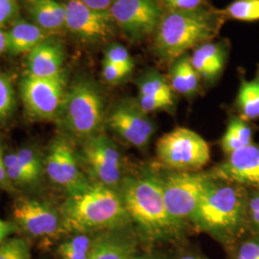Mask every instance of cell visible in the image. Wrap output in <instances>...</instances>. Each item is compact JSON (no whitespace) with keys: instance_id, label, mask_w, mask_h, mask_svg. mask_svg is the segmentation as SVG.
Masks as SVG:
<instances>
[{"instance_id":"5","label":"cell","mask_w":259,"mask_h":259,"mask_svg":"<svg viewBox=\"0 0 259 259\" xmlns=\"http://www.w3.org/2000/svg\"><path fill=\"white\" fill-rule=\"evenodd\" d=\"M106 115L99 85L90 78L80 77L67 89L58 119L70 136L83 141L101 133Z\"/></svg>"},{"instance_id":"43","label":"cell","mask_w":259,"mask_h":259,"mask_svg":"<svg viewBox=\"0 0 259 259\" xmlns=\"http://www.w3.org/2000/svg\"><path fill=\"white\" fill-rule=\"evenodd\" d=\"M29 1H31V0H29Z\"/></svg>"},{"instance_id":"6","label":"cell","mask_w":259,"mask_h":259,"mask_svg":"<svg viewBox=\"0 0 259 259\" xmlns=\"http://www.w3.org/2000/svg\"><path fill=\"white\" fill-rule=\"evenodd\" d=\"M157 156L161 163L181 172H197L210 159L208 143L194 131L178 127L157 140Z\"/></svg>"},{"instance_id":"33","label":"cell","mask_w":259,"mask_h":259,"mask_svg":"<svg viewBox=\"0 0 259 259\" xmlns=\"http://www.w3.org/2000/svg\"><path fill=\"white\" fill-rule=\"evenodd\" d=\"M168 11H196L208 7L207 0H161Z\"/></svg>"},{"instance_id":"14","label":"cell","mask_w":259,"mask_h":259,"mask_svg":"<svg viewBox=\"0 0 259 259\" xmlns=\"http://www.w3.org/2000/svg\"><path fill=\"white\" fill-rule=\"evenodd\" d=\"M65 4V28L87 44L107 42L118 29L108 13L92 9L80 0H68Z\"/></svg>"},{"instance_id":"39","label":"cell","mask_w":259,"mask_h":259,"mask_svg":"<svg viewBox=\"0 0 259 259\" xmlns=\"http://www.w3.org/2000/svg\"><path fill=\"white\" fill-rule=\"evenodd\" d=\"M80 1L88 7L95 11L110 14V8H111L112 0H80Z\"/></svg>"},{"instance_id":"18","label":"cell","mask_w":259,"mask_h":259,"mask_svg":"<svg viewBox=\"0 0 259 259\" xmlns=\"http://www.w3.org/2000/svg\"><path fill=\"white\" fill-rule=\"evenodd\" d=\"M228 55L229 45L226 41H209L195 48L190 62L200 79L211 83L222 74Z\"/></svg>"},{"instance_id":"32","label":"cell","mask_w":259,"mask_h":259,"mask_svg":"<svg viewBox=\"0 0 259 259\" xmlns=\"http://www.w3.org/2000/svg\"><path fill=\"white\" fill-rule=\"evenodd\" d=\"M104 60L118 66L128 75H131L135 68V62L129 51L119 44H111L106 48Z\"/></svg>"},{"instance_id":"1","label":"cell","mask_w":259,"mask_h":259,"mask_svg":"<svg viewBox=\"0 0 259 259\" xmlns=\"http://www.w3.org/2000/svg\"><path fill=\"white\" fill-rule=\"evenodd\" d=\"M118 191L140 243L153 245L183 237L185 225L168 212L159 177H126Z\"/></svg>"},{"instance_id":"13","label":"cell","mask_w":259,"mask_h":259,"mask_svg":"<svg viewBox=\"0 0 259 259\" xmlns=\"http://www.w3.org/2000/svg\"><path fill=\"white\" fill-rule=\"evenodd\" d=\"M105 124L121 139L136 148H144L154 136L155 126L136 99H124L107 112Z\"/></svg>"},{"instance_id":"16","label":"cell","mask_w":259,"mask_h":259,"mask_svg":"<svg viewBox=\"0 0 259 259\" xmlns=\"http://www.w3.org/2000/svg\"><path fill=\"white\" fill-rule=\"evenodd\" d=\"M65 50L63 42L52 36L39 42L28 53L27 74L39 78H54L64 73Z\"/></svg>"},{"instance_id":"20","label":"cell","mask_w":259,"mask_h":259,"mask_svg":"<svg viewBox=\"0 0 259 259\" xmlns=\"http://www.w3.org/2000/svg\"><path fill=\"white\" fill-rule=\"evenodd\" d=\"M52 35L37 26L32 21L20 19L7 31V52L13 56L29 53L39 42Z\"/></svg>"},{"instance_id":"42","label":"cell","mask_w":259,"mask_h":259,"mask_svg":"<svg viewBox=\"0 0 259 259\" xmlns=\"http://www.w3.org/2000/svg\"><path fill=\"white\" fill-rule=\"evenodd\" d=\"M7 31H5L3 27H0V56L7 51Z\"/></svg>"},{"instance_id":"15","label":"cell","mask_w":259,"mask_h":259,"mask_svg":"<svg viewBox=\"0 0 259 259\" xmlns=\"http://www.w3.org/2000/svg\"><path fill=\"white\" fill-rule=\"evenodd\" d=\"M210 175L216 181L259 190V144L251 143L233 152L213 169Z\"/></svg>"},{"instance_id":"34","label":"cell","mask_w":259,"mask_h":259,"mask_svg":"<svg viewBox=\"0 0 259 259\" xmlns=\"http://www.w3.org/2000/svg\"><path fill=\"white\" fill-rule=\"evenodd\" d=\"M103 79L107 83L111 84H117L123 82L130 75L127 74L124 70H122L118 66L111 64L108 61L103 60L102 63Z\"/></svg>"},{"instance_id":"2","label":"cell","mask_w":259,"mask_h":259,"mask_svg":"<svg viewBox=\"0 0 259 259\" xmlns=\"http://www.w3.org/2000/svg\"><path fill=\"white\" fill-rule=\"evenodd\" d=\"M60 211L65 235L107 232L132 224L119 191L94 182L83 191L68 195Z\"/></svg>"},{"instance_id":"17","label":"cell","mask_w":259,"mask_h":259,"mask_svg":"<svg viewBox=\"0 0 259 259\" xmlns=\"http://www.w3.org/2000/svg\"><path fill=\"white\" fill-rule=\"evenodd\" d=\"M137 232L130 227L104 232L89 259H133L139 251Z\"/></svg>"},{"instance_id":"24","label":"cell","mask_w":259,"mask_h":259,"mask_svg":"<svg viewBox=\"0 0 259 259\" xmlns=\"http://www.w3.org/2000/svg\"><path fill=\"white\" fill-rule=\"evenodd\" d=\"M252 132L247 121L240 116H232L221 139L223 151L229 156L233 152L251 144Z\"/></svg>"},{"instance_id":"23","label":"cell","mask_w":259,"mask_h":259,"mask_svg":"<svg viewBox=\"0 0 259 259\" xmlns=\"http://www.w3.org/2000/svg\"><path fill=\"white\" fill-rule=\"evenodd\" d=\"M241 118L251 121L259 118V65L256 74L251 80L241 79L235 100Z\"/></svg>"},{"instance_id":"31","label":"cell","mask_w":259,"mask_h":259,"mask_svg":"<svg viewBox=\"0 0 259 259\" xmlns=\"http://www.w3.org/2000/svg\"><path fill=\"white\" fill-rule=\"evenodd\" d=\"M16 109V95L7 75L0 72V120L7 119Z\"/></svg>"},{"instance_id":"19","label":"cell","mask_w":259,"mask_h":259,"mask_svg":"<svg viewBox=\"0 0 259 259\" xmlns=\"http://www.w3.org/2000/svg\"><path fill=\"white\" fill-rule=\"evenodd\" d=\"M28 12L32 22L50 35L65 28V3L57 0H31Z\"/></svg>"},{"instance_id":"35","label":"cell","mask_w":259,"mask_h":259,"mask_svg":"<svg viewBox=\"0 0 259 259\" xmlns=\"http://www.w3.org/2000/svg\"><path fill=\"white\" fill-rule=\"evenodd\" d=\"M19 6L17 0H0V27L17 17Z\"/></svg>"},{"instance_id":"27","label":"cell","mask_w":259,"mask_h":259,"mask_svg":"<svg viewBox=\"0 0 259 259\" xmlns=\"http://www.w3.org/2000/svg\"><path fill=\"white\" fill-rule=\"evenodd\" d=\"M16 154L35 185H38L45 173V158L40 153L35 147L27 146L19 149Z\"/></svg>"},{"instance_id":"8","label":"cell","mask_w":259,"mask_h":259,"mask_svg":"<svg viewBox=\"0 0 259 259\" xmlns=\"http://www.w3.org/2000/svg\"><path fill=\"white\" fill-rule=\"evenodd\" d=\"M81 142L79 159L93 182L118 190L124 178L122 157L115 143L102 132Z\"/></svg>"},{"instance_id":"4","label":"cell","mask_w":259,"mask_h":259,"mask_svg":"<svg viewBox=\"0 0 259 259\" xmlns=\"http://www.w3.org/2000/svg\"><path fill=\"white\" fill-rule=\"evenodd\" d=\"M226 19L218 10L168 11L162 16L154 38V53L162 62L172 63L188 50L216 37Z\"/></svg>"},{"instance_id":"29","label":"cell","mask_w":259,"mask_h":259,"mask_svg":"<svg viewBox=\"0 0 259 259\" xmlns=\"http://www.w3.org/2000/svg\"><path fill=\"white\" fill-rule=\"evenodd\" d=\"M4 160L7 176L12 185H19L22 187L36 186L31 177L29 176L26 170L20 163L16 152L6 154Z\"/></svg>"},{"instance_id":"41","label":"cell","mask_w":259,"mask_h":259,"mask_svg":"<svg viewBox=\"0 0 259 259\" xmlns=\"http://www.w3.org/2000/svg\"><path fill=\"white\" fill-rule=\"evenodd\" d=\"M133 259H168L166 256L157 253V252H152V251H147V252H140L139 251L135 257Z\"/></svg>"},{"instance_id":"30","label":"cell","mask_w":259,"mask_h":259,"mask_svg":"<svg viewBox=\"0 0 259 259\" xmlns=\"http://www.w3.org/2000/svg\"><path fill=\"white\" fill-rule=\"evenodd\" d=\"M0 259H32L29 242L22 237H10L0 245Z\"/></svg>"},{"instance_id":"26","label":"cell","mask_w":259,"mask_h":259,"mask_svg":"<svg viewBox=\"0 0 259 259\" xmlns=\"http://www.w3.org/2000/svg\"><path fill=\"white\" fill-rule=\"evenodd\" d=\"M225 19L242 22L259 21V0H234L225 9L218 10Z\"/></svg>"},{"instance_id":"9","label":"cell","mask_w":259,"mask_h":259,"mask_svg":"<svg viewBox=\"0 0 259 259\" xmlns=\"http://www.w3.org/2000/svg\"><path fill=\"white\" fill-rule=\"evenodd\" d=\"M19 92L28 113L39 120L59 117L67 92L65 73L54 78L24 76L19 83Z\"/></svg>"},{"instance_id":"38","label":"cell","mask_w":259,"mask_h":259,"mask_svg":"<svg viewBox=\"0 0 259 259\" xmlns=\"http://www.w3.org/2000/svg\"><path fill=\"white\" fill-rule=\"evenodd\" d=\"M4 157H5V154L3 152V149L1 148V146H0V188L5 189V190H10V189H12L13 185L10 183L9 179L7 176Z\"/></svg>"},{"instance_id":"37","label":"cell","mask_w":259,"mask_h":259,"mask_svg":"<svg viewBox=\"0 0 259 259\" xmlns=\"http://www.w3.org/2000/svg\"><path fill=\"white\" fill-rule=\"evenodd\" d=\"M18 231V228L14 222H9L0 217V245L7 240L15 232Z\"/></svg>"},{"instance_id":"3","label":"cell","mask_w":259,"mask_h":259,"mask_svg":"<svg viewBox=\"0 0 259 259\" xmlns=\"http://www.w3.org/2000/svg\"><path fill=\"white\" fill-rule=\"evenodd\" d=\"M248 201L243 186L215 180L204 192L191 222L227 248L244 235Z\"/></svg>"},{"instance_id":"7","label":"cell","mask_w":259,"mask_h":259,"mask_svg":"<svg viewBox=\"0 0 259 259\" xmlns=\"http://www.w3.org/2000/svg\"><path fill=\"white\" fill-rule=\"evenodd\" d=\"M159 180L168 212L184 225L191 221L204 192L215 181L210 174L181 171Z\"/></svg>"},{"instance_id":"12","label":"cell","mask_w":259,"mask_h":259,"mask_svg":"<svg viewBox=\"0 0 259 259\" xmlns=\"http://www.w3.org/2000/svg\"><path fill=\"white\" fill-rule=\"evenodd\" d=\"M45 172L54 185L68 195L83 191L92 183L83 174L79 156L70 141L64 137L51 142L45 158Z\"/></svg>"},{"instance_id":"22","label":"cell","mask_w":259,"mask_h":259,"mask_svg":"<svg viewBox=\"0 0 259 259\" xmlns=\"http://www.w3.org/2000/svg\"><path fill=\"white\" fill-rule=\"evenodd\" d=\"M169 83L174 93L192 97L199 90L200 77L190 62V56L184 54L171 63Z\"/></svg>"},{"instance_id":"10","label":"cell","mask_w":259,"mask_h":259,"mask_svg":"<svg viewBox=\"0 0 259 259\" xmlns=\"http://www.w3.org/2000/svg\"><path fill=\"white\" fill-rule=\"evenodd\" d=\"M110 15L131 41L155 34L163 13L158 0H112Z\"/></svg>"},{"instance_id":"25","label":"cell","mask_w":259,"mask_h":259,"mask_svg":"<svg viewBox=\"0 0 259 259\" xmlns=\"http://www.w3.org/2000/svg\"><path fill=\"white\" fill-rule=\"evenodd\" d=\"M138 96L175 100L174 92L169 81L157 70H148L137 81Z\"/></svg>"},{"instance_id":"21","label":"cell","mask_w":259,"mask_h":259,"mask_svg":"<svg viewBox=\"0 0 259 259\" xmlns=\"http://www.w3.org/2000/svg\"><path fill=\"white\" fill-rule=\"evenodd\" d=\"M102 232H76L62 238L56 253L60 259H89L101 238Z\"/></svg>"},{"instance_id":"11","label":"cell","mask_w":259,"mask_h":259,"mask_svg":"<svg viewBox=\"0 0 259 259\" xmlns=\"http://www.w3.org/2000/svg\"><path fill=\"white\" fill-rule=\"evenodd\" d=\"M13 217L18 230L30 237L62 239L65 236L60 208L46 201L19 198L14 204Z\"/></svg>"},{"instance_id":"36","label":"cell","mask_w":259,"mask_h":259,"mask_svg":"<svg viewBox=\"0 0 259 259\" xmlns=\"http://www.w3.org/2000/svg\"><path fill=\"white\" fill-rule=\"evenodd\" d=\"M248 216L250 223L259 233V193H255L249 198Z\"/></svg>"},{"instance_id":"40","label":"cell","mask_w":259,"mask_h":259,"mask_svg":"<svg viewBox=\"0 0 259 259\" xmlns=\"http://www.w3.org/2000/svg\"><path fill=\"white\" fill-rule=\"evenodd\" d=\"M168 259H209L198 250L192 249H183L178 250L172 258Z\"/></svg>"},{"instance_id":"28","label":"cell","mask_w":259,"mask_h":259,"mask_svg":"<svg viewBox=\"0 0 259 259\" xmlns=\"http://www.w3.org/2000/svg\"><path fill=\"white\" fill-rule=\"evenodd\" d=\"M226 249L229 259H259V233L243 235Z\"/></svg>"}]
</instances>
